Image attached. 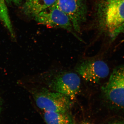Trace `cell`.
<instances>
[{
  "mask_svg": "<svg viewBox=\"0 0 124 124\" xmlns=\"http://www.w3.org/2000/svg\"><path fill=\"white\" fill-rule=\"evenodd\" d=\"M57 0H27L23 7L25 14L35 17L46 9L53 5Z\"/></svg>",
  "mask_w": 124,
  "mask_h": 124,
  "instance_id": "obj_8",
  "label": "cell"
},
{
  "mask_svg": "<svg viewBox=\"0 0 124 124\" xmlns=\"http://www.w3.org/2000/svg\"><path fill=\"white\" fill-rule=\"evenodd\" d=\"M44 118L46 124H73V118L69 112L45 111Z\"/></svg>",
  "mask_w": 124,
  "mask_h": 124,
  "instance_id": "obj_9",
  "label": "cell"
},
{
  "mask_svg": "<svg viewBox=\"0 0 124 124\" xmlns=\"http://www.w3.org/2000/svg\"><path fill=\"white\" fill-rule=\"evenodd\" d=\"M103 96L112 108L124 111V64L116 67L102 87Z\"/></svg>",
  "mask_w": 124,
  "mask_h": 124,
  "instance_id": "obj_3",
  "label": "cell"
},
{
  "mask_svg": "<svg viewBox=\"0 0 124 124\" xmlns=\"http://www.w3.org/2000/svg\"><path fill=\"white\" fill-rule=\"evenodd\" d=\"M78 124H92L88 122H83Z\"/></svg>",
  "mask_w": 124,
  "mask_h": 124,
  "instance_id": "obj_11",
  "label": "cell"
},
{
  "mask_svg": "<svg viewBox=\"0 0 124 124\" xmlns=\"http://www.w3.org/2000/svg\"><path fill=\"white\" fill-rule=\"evenodd\" d=\"M55 5L68 16L74 30L79 33L81 25L86 20L85 0H57Z\"/></svg>",
  "mask_w": 124,
  "mask_h": 124,
  "instance_id": "obj_7",
  "label": "cell"
},
{
  "mask_svg": "<svg viewBox=\"0 0 124 124\" xmlns=\"http://www.w3.org/2000/svg\"><path fill=\"white\" fill-rule=\"evenodd\" d=\"M8 3H13L16 5H19L21 4L22 0H5Z\"/></svg>",
  "mask_w": 124,
  "mask_h": 124,
  "instance_id": "obj_10",
  "label": "cell"
},
{
  "mask_svg": "<svg viewBox=\"0 0 124 124\" xmlns=\"http://www.w3.org/2000/svg\"><path fill=\"white\" fill-rule=\"evenodd\" d=\"M119 124V123H115V124Z\"/></svg>",
  "mask_w": 124,
  "mask_h": 124,
  "instance_id": "obj_12",
  "label": "cell"
},
{
  "mask_svg": "<svg viewBox=\"0 0 124 124\" xmlns=\"http://www.w3.org/2000/svg\"><path fill=\"white\" fill-rule=\"evenodd\" d=\"M39 24L53 27L59 28L71 32L78 38L70 19L55 4L46 9L34 17Z\"/></svg>",
  "mask_w": 124,
  "mask_h": 124,
  "instance_id": "obj_6",
  "label": "cell"
},
{
  "mask_svg": "<svg viewBox=\"0 0 124 124\" xmlns=\"http://www.w3.org/2000/svg\"><path fill=\"white\" fill-rule=\"evenodd\" d=\"M104 19L111 36L115 37L124 28V0H106Z\"/></svg>",
  "mask_w": 124,
  "mask_h": 124,
  "instance_id": "obj_5",
  "label": "cell"
},
{
  "mask_svg": "<svg viewBox=\"0 0 124 124\" xmlns=\"http://www.w3.org/2000/svg\"><path fill=\"white\" fill-rule=\"evenodd\" d=\"M75 71L85 80L93 84L99 83L106 78L110 72L106 62L94 58L80 62L76 66Z\"/></svg>",
  "mask_w": 124,
  "mask_h": 124,
  "instance_id": "obj_4",
  "label": "cell"
},
{
  "mask_svg": "<svg viewBox=\"0 0 124 124\" xmlns=\"http://www.w3.org/2000/svg\"><path fill=\"white\" fill-rule=\"evenodd\" d=\"M31 93L37 106L45 111L67 112L73 104L69 97L45 87L32 89Z\"/></svg>",
  "mask_w": 124,
  "mask_h": 124,
  "instance_id": "obj_2",
  "label": "cell"
},
{
  "mask_svg": "<svg viewBox=\"0 0 124 124\" xmlns=\"http://www.w3.org/2000/svg\"><path fill=\"white\" fill-rule=\"evenodd\" d=\"M42 80L50 90L66 95L73 100L80 89L81 79L79 75L70 71L50 72L45 74Z\"/></svg>",
  "mask_w": 124,
  "mask_h": 124,
  "instance_id": "obj_1",
  "label": "cell"
},
{
  "mask_svg": "<svg viewBox=\"0 0 124 124\" xmlns=\"http://www.w3.org/2000/svg\"></svg>",
  "mask_w": 124,
  "mask_h": 124,
  "instance_id": "obj_13",
  "label": "cell"
}]
</instances>
